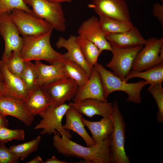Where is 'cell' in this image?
I'll return each instance as SVG.
<instances>
[{
	"label": "cell",
	"instance_id": "obj_1",
	"mask_svg": "<svg viewBox=\"0 0 163 163\" xmlns=\"http://www.w3.org/2000/svg\"><path fill=\"white\" fill-rule=\"evenodd\" d=\"M61 136L54 134L53 145L58 152L63 155L81 158L87 163H112L110 137L99 145L85 147Z\"/></svg>",
	"mask_w": 163,
	"mask_h": 163
},
{
	"label": "cell",
	"instance_id": "obj_2",
	"mask_svg": "<svg viewBox=\"0 0 163 163\" xmlns=\"http://www.w3.org/2000/svg\"><path fill=\"white\" fill-rule=\"evenodd\" d=\"M53 30L43 34L22 37L20 53L24 61L43 60L52 64L63 59V54L55 51L51 46Z\"/></svg>",
	"mask_w": 163,
	"mask_h": 163
},
{
	"label": "cell",
	"instance_id": "obj_3",
	"mask_svg": "<svg viewBox=\"0 0 163 163\" xmlns=\"http://www.w3.org/2000/svg\"><path fill=\"white\" fill-rule=\"evenodd\" d=\"M94 66L100 75L106 98L113 92L122 91L127 94V101L136 104L141 103V91L148 84L145 80H141L134 83H128L97 62Z\"/></svg>",
	"mask_w": 163,
	"mask_h": 163
},
{
	"label": "cell",
	"instance_id": "obj_4",
	"mask_svg": "<svg viewBox=\"0 0 163 163\" xmlns=\"http://www.w3.org/2000/svg\"><path fill=\"white\" fill-rule=\"evenodd\" d=\"M113 129L110 137V148L111 162L130 163L125 149L126 124L117 101H114L111 114Z\"/></svg>",
	"mask_w": 163,
	"mask_h": 163
},
{
	"label": "cell",
	"instance_id": "obj_5",
	"mask_svg": "<svg viewBox=\"0 0 163 163\" xmlns=\"http://www.w3.org/2000/svg\"><path fill=\"white\" fill-rule=\"evenodd\" d=\"M32 8L33 14L44 19L53 29L60 32L66 30V20L60 3L48 0H23Z\"/></svg>",
	"mask_w": 163,
	"mask_h": 163
},
{
	"label": "cell",
	"instance_id": "obj_6",
	"mask_svg": "<svg viewBox=\"0 0 163 163\" xmlns=\"http://www.w3.org/2000/svg\"><path fill=\"white\" fill-rule=\"evenodd\" d=\"M70 107L66 103L58 106L51 105L39 116L42 119L34 129H42L40 132L41 135L58 134L71 139L72 135L70 132L63 128L62 123L63 117Z\"/></svg>",
	"mask_w": 163,
	"mask_h": 163
},
{
	"label": "cell",
	"instance_id": "obj_7",
	"mask_svg": "<svg viewBox=\"0 0 163 163\" xmlns=\"http://www.w3.org/2000/svg\"><path fill=\"white\" fill-rule=\"evenodd\" d=\"M144 45L136 55L131 72L144 71L163 63L162 38H149Z\"/></svg>",
	"mask_w": 163,
	"mask_h": 163
},
{
	"label": "cell",
	"instance_id": "obj_8",
	"mask_svg": "<svg viewBox=\"0 0 163 163\" xmlns=\"http://www.w3.org/2000/svg\"><path fill=\"white\" fill-rule=\"evenodd\" d=\"M10 15L19 34L22 37L43 34L53 29L44 19L21 9L12 10Z\"/></svg>",
	"mask_w": 163,
	"mask_h": 163
},
{
	"label": "cell",
	"instance_id": "obj_9",
	"mask_svg": "<svg viewBox=\"0 0 163 163\" xmlns=\"http://www.w3.org/2000/svg\"><path fill=\"white\" fill-rule=\"evenodd\" d=\"M40 87L50 99L51 105L58 106L73 99L78 86L72 78L64 77Z\"/></svg>",
	"mask_w": 163,
	"mask_h": 163
},
{
	"label": "cell",
	"instance_id": "obj_10",
	"mask_svg": "<svg viewBox=\"0 0 163 163\" xmlns=\"http://www.w3.org/2000/svg\"><path fill=\"white\" fill-rule=\"evenodd\" d=\"M10 12H5L0 14V35L5 42L2 59L3 61L8 59L13 52H20L23 44V37L20 36L11 18Z\"/></svg>",
	"mask_w": 163,
	"mask_h": 163
},
{
	"label": "cell",
	"instance_id": "obj_11",
	"mask_svg": "<svg viewBox=\"0 0 163 163\" xmlns=\"http://www.w3.org/2000/svg\"><path fill=\"white\" fill-rule=\"evenodd\" d=\"M143 46L125 48H117L112 46L111 52L112 58L106 66L123 81L131 71L134 60Z\"/></svg>",
	"mask_w": 163,
	"mask_h": 163
},
{
	"label": "cell",
	"instance_id": "obj_12",
	"mask_svg": "<svg viewBox=\"0 0 163 163\" xmlns=\"http://www.w3.org/2000/svg\"><path fill=\"white\" fill-rule=\"evenodd\" d=\"M88 7L99 16L131 22L129 8L125 0H91Z\"/></svg>",
	"mask_w": 163,
	"mask_h": 163
},
{
	"label": "cell",
	"instance_id": "obj_13",
	"mask_svg": "<svg viewBox=\"0 0 163 163\" xmlns=\"http://www.w3.org/2000/svg\"><path fill=\"white\" fill-rule=\"evenodd\" d=\"M78 35L82 36L94 44L102 52L111 51L112 46L107 40V34L101 28L99 18L93 16L84 21L79 27Z\"/></svg>",
	"mask_w": 163,
	"mask_h": 163
},
{
	"label": "cell",
	"instance_id": "obj_14",
	"mask_svg": "<svg viewBox=\"0 0 163 163\" xmlns=\"http://www.w3.org/2000/svg\"><path fill=\"white\" fill-rule=\"evenodd\" d=\"M0 113L6 117H14L27 126H30L34 120V117L27 109L24 101L9 96L0 97Z\"/></svg>",
	"mask_w": 163,
	"mask_h": 163
},
{
	"label": "cell",
	"instance_id": "obj_15",
	"mask_svg": "<svg viewBox=\"0 0 163 163\" xmlns=\"http://www.w3.org/2000/svg\"><path fill=\"white\" fill-rule=\"evenodd\" d=\"M87 99L107 102L104 96L100 75L94 66L88 81L83 86L78 87L73 102H76Z\"/></svg>",
	"mask_w": 163,
	"mask_h": 163
},
{
	"label": "cell",
	"instance_id": "obj_16",
	"mask_svg": "<svg viewBox=\"0 0 163 163\" xmlns=\"http://www.w3.org/2000/svg\"><path fill=\"white\" fill-rule=\"evenodd\" d=\"M68 104L80 113L91 118L96 115L103 117H111L113 103L87 99L76 102H71Z\"/></svg>",
	"mask_w": 163,
	"mask_h": 163
},
{
	"label": "cell",
	"instance_id": "obj_17",
	"mask_svg": "<svg viewBox=\"0 0 163 163\" xmlns=\"http://www.w3.org/2000/svg\"><path fill=\"white\" fill-rule=\"evenodd\" d=\"M0 67L5 87V96L24 101L29 91L21 78L11 73L2 60L0 61Z\"/></svg>",
	"mask_w": 163,
	"mask_h": 163
},
{
	"label": "cell",
	"instance_id": "obj_18",
	"mask_svg": "<svg viewBox=\"0 0 163 163\" xmlns=\"http://www.w3.org/2000/svg\"><path fill=\"white\" fill-rule=\"evenodd\" d=\"M58 48H64L67 52L63 54V58L72 61L80 65L90 76L93 68L87 64L76 41V36L71 35L66 39L62 37H59L56 43Z\"/></svg>",
	"mask_w": 163,
	"mask_h": 163
},
{
	"label": "cell",
	"instance_id": "obj_19",
	"mask_svg": "<svg viewBox=\"0 0 163 163\" xmlns=\"http://www.w3.org/2000/svg\"><path fill=\"white\" fill-rule=\"evenodd\" d=\"M106 39L112 47L117 48H125L144 45L146 40L135 26L122 33L107 35Z\"/></svg>",
	"mask_w": 163,
	"mask_h": 163
},
{
	"label": "cell",
	"instance_id": "obj_20",
	"mask_svg": "<svg viewBox=\"0 0 163 163\" xmlns=\"http://www.w3.org/2000/svg\"><path fill=\"white\" fill-rule=\"evenodd\" d=\"M62 61L50 65L45 64L40 60L35 61L37 86H41L60 78L69 77L64 70Z\"/></svg>",
	"mask_w": 163,
	"mask_h": 163
},
{
	"label": "cell",
	"instance_id": "obj_21",
	"mask_svg": "<svg viewBox=\"0 0 163 163\" xmlns=\"http://www.w3.org/2000/svg\"><path fill=\"white\" fill-rule=\"evenodd\" d=\"M82 120L91 133L92 138L96 145L108 139L112 134L113 125L111 116L103 117L100 120L96 122L88 120L83 117Z\"/></svg>",
	"mask_w": 163,
	"mask_h": 163
},
{
	"label": "cell",
	"instance_id": "obj_22",
	"mask_svg": "<svg viewBox=\"0 0 163 163\" xmlns=\"http://www.w3.org/2000/svg\"><path fill=\"white\" fill-rule=\"evenodd\" d=\"M82 115L71 107L65 113L66 121L62 125L63 128L77 133L83 139L87 146L94 145L95 144L85 129V125L82 120Z\"/></svg>",
	"mask_w": 163,
	"mask_h": 163
},
{
	"label": "cell",
	"instance_id": "obj_23",
	"mask_svg": "<svg viewBox=\"0 0 163 163\" xmlns=\"http://www.w3.org/2000/svg\"><path fill=\"white\" fill-rule=\"evenodd\" d=\"M24 102L28 111L34 117L42 113L51 105L46 94L38 86L29 91Z\"/></svg>",
	"mask_w": 163,
	"mask_h": 163
},
{
	"label": "cell",
	"instance_id": "obj_24",
	"mask_svg": "<svg viewBox=\"0 0 163 163\" xmlns=\"http://www.w3.org/2000/svg\"><path fill=\"white\" fill-rule=\"evenodd\" d=\"M134 78L144 79L150 85L162 84L163 81V63L144 71L131 72L123 81L127 82L129 79Z\"/></svg>",
	"mask_w": 163,
	"mask_h": 163
},
{
	"label": "cell",
	"instance_id": "obj_25",
	"mask_svg": "<svg viewBox=\"0 0 163 163\" xmlns=\"http://www.w3.org/2000/svg\"><path fill=\"white\" fill-rule=\"evenodd\" d=\"M76 41L87 64L93 68L102 52L94 44L82 36L76 37Z\"/></svg>",
	"mask_w": 163,
	"mask_h": 163
},
{
	"label": "cell",
	"instance_id": "obj_26",
	"mask_svg": "<svg viewBox=\"0 0 163 163\" xmlns=\"http://www.w3.org/2000/svg\"><path fill=\"white\" fill-rule=\"evenodd\" d=\"M100 26L107 35L127 31L134 26L131 22H128L102 16H99Z\"/></svg>",
	"mask_w": 163,
	"mask_h": 163
},
{
	"label": "cell",
	"instance_id": "obj_27",
	"mask_svg": "<svg viewBox=\"0 0 163 163\" xmlns=\"http://www.w3.org/2000/svg\"><path fill=\"white\" fill-rule=\"evenodd\" d=\"M63 66L68 77L74 80L78 87L83 86L88 81L90 76L79 64L70 60L63 59Z\"/></svg>",
	"mask_w": 163,
	"mask_h": 163
},
{
	"label": "cell",
	"instance_id": "obj_28",
	"mask_svg": "<svg viewBox=\"0 0 163 163\" xmlns=\"http://www.w3.org/2000/svg\"><path fill=\"white\" fill-rule=\"evenodd\" d=\"M41 139V136H38L31 140L12 145L10 149L20 159L23 160L37 150Z\"/></svg>",
	"mask_w": 163,
	"mask_h": 163
},
{
	"label": "cell",
	"instance_id": "obj_29",
	"mask_svg": "<svg viewBox=\"0 0 163 163\" xmlns=\"http://www.w3.org/2000/svg\"><path fill=\"white\" fill-rule=\"evenodd\" d=\"M25 63L20 77L30 91L37 86V73L34 64L30 61H25Z\"/></svg>",
	"mask_w": 163,
	"mask_h": 163
},
{
	"label": "cell",
	"instance_id": "obj_30",
	"mask_svg": "<svg viewBox=\"0 0 163 163\" xmlns=\"http://www.w3.org/2000/svg\"><path fill=\"white\" fill-rule=\"evenodd\" d=\"M3 61L9 71L20 77L25 67V61L21 57L20 51L13 52L6 60Z\"/></svg>",
	"mask_w": 163,
	"mask_h": 163
},
{
	"label": "cell",
	"instance_id": "obj_31",
	"mask_svg": "<svg viewBox=\"0 0 163 163\" xmlns=\"http://www.w3.org/2000/svg\"><path fill=\"white\" fill-rule=\"evenodd\" d=\"M147 90L154 98L157 105L158 110L156 115L158 122L163 123V89L162 84L150 85Z\"/></svg>",
	"mask_w": 163,
	"mask_h": 163
},
{
	"label": "cell",
	"instance_id": "obj_32",
	"mask_svg": "<svg viewBox=\"0 0 163 163\" xmlns=\"http://www.w3.org/2000/svg\"><path fill=\"white\" fill-rule=\"evenodd\" d=\"M25 136L23 129H12L7 127H0V143L5 144L14 140L22 141L24 139Z\"/></svg>",
	"mask_w": 163,
	"mask_h": 163
},
{
	"label": "cell",
	"instance_id": "obj_33",
	"mask_svg": "<svg viewBox=\"0 0 163 163\" xmlns=\"http://www.w3.org/2000/svg\"><path fill=\"white\" fill-rule=\"evenodd\" d=\"M23 10L33 14L32 11L24 2L23 0H0V14L7 12H10L14 9Z\"/></svg>",
	"mask_w": 163,
	"mask_h": 163
},
{
	"label": "cell",
	"instance_id": "obj_34",
	"mask_svg": "<svg viewBox=\"0 0 163 163\" xmlns=\"http://www.w3.org/2000/svg\"><path fill=\"white\" fill-rule=\"evenodd\" d=\"M19 158L5 144L0 143V163H17Z\"/></svg>",
	"mask_w": 163,
	"mask_h": 163
},
{
	"label": "cell",
	"instance_id": "obj_35",
	"mask_svg": "<svg viewBox=\"0 0 163 163\" xmlns=\"http://www.w3.org/2000/svg\"><path fill=\"white\" fill-rule=\"evenodd\" d=\"M152 13L154 17L163 25V5L157 2L153 7Z\"/></svg>",
	"mask_w": 163,
	"mask_h": 163
},
{
	"label": "cell",
	"instance_id": "obj_36",
	"mask_svg": "<svg viewBox=\"0 0 163 163\" xmlns=\"http://www.w3.org/2000/svg\"><path fill=\"white\" fill-rule=\"evenodd\" d=\"M64 161L60 160L57 158L55 156H52L51 158L47 159L43 161V163H68Z\"/></svg>",
	"mask_w": 163,
	"mask_h": 163
},
{
	"label": "cell",
	"instance_id": "obj_37",
	"mask_svg": "<svg viewBox=\"0 0 163 163\" xmlns=\"http://www.w3.org/2000/svg\"><path fill=\"white\" fill-rule=\"evenodd\" d=\"M6 117L0 113V127L8 126L9 122Z\"/></svg>",
	"mask_w": 163,
	"mask_h": 163
},
{
	"label": "cell",
	"instance_id": "obj_38",
	"mask_svg": "<svg viewBox=\"0 0 163 163\" xmlns=\"http://www.w3.org/2000/svg\"><path fill=\"white\" fill-rule=\"evenodd\" d=\"M5 87L3 79L0 77V97L5 96Z\"/></svg>",
	"mask_w": 163,
	"mask_h": 163
},
{
	"label": "cell",
	"instance_id": "obj_39",
	"mask_svg": "<svg viewBox=\"0 0 163 163\" xmlns=\"http://www.w3.org/2000/svg\"><path fill=\"white\" fill-rule=\"evenodd\" d=\"M41 157L39 156H36L33 159L27 162V163H43Z\"/></svg>",
	"mask_w": 163,
	"mask_h": 163
},
{
	"label": "cell",
	"instance_id": "obj_40",
	"mask_svg": "<svg viewBox=\"0 0 163 163\" xmlns=\"http://www.w3.org/2000/svg\"><path fill=\"white\" fill-rule=\"evenodd\" d=\"M51 2L61 3L63 2H70L72 0H48Z\"/></svg>",
	"mask_w": 163,
	"mask_h": 163
},
{
	"label": "cell",
	"instance_id": "obj_41",
	"mask_svg": "<svg viewBox=\"0 0 163 163\" xmlns=\"http://www.w3.org/2000/svg\"><path fill=\"white\" fill-rule=\"evenodd\" d=\"M0 77L2 78V73H1V71L0 67Z\"/></svg>",
	"mask_w": 163,
	"mask_h": 163
},
{
	"label": "cell",
	"instance_id": "obj_42",
	"mask_svg": "<svg viewBox=\"0 0 163 163\" xmlns=\"http://www.w3.org/2000/svg\"><path fill=\"white\" fill-rule=\"evenodd\" d=\"M161 2H163V0H161Z\"/></svg>",
	"mask_w": 163,
	"mask_h": 163
}]
</instances>
